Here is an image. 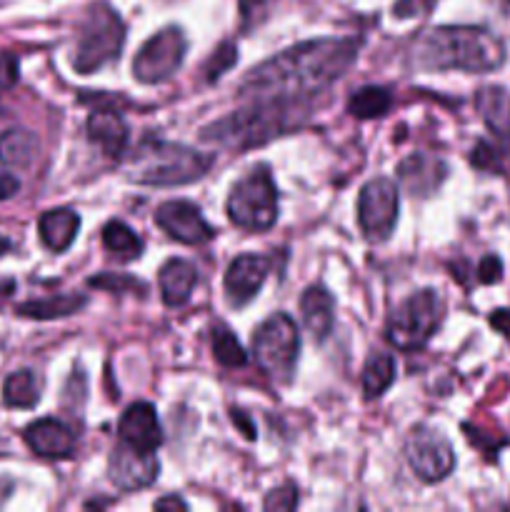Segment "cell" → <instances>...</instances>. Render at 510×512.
<instances>
[{
	"mask_svg": "<svg viewBox=\"0 0 510 512\" xmlns=\"http://www.w3.org/2000/svg\"><path fill=\"white\" fill-rule=\"evenodd\" d=\"M85 303H88L85 295H50V298L28 300V303L18 305V315H23V318H33V320L65 318V315L78 313Z\"/></svg>",
	"mask_w": 510,
	"mask_h": 512,
	"instance_id": "cb8c5ba5",
	"label": "cell"
},
{
	"mask_svg": "<svg viewBox=\"0 0 510 512\" xmlns=\"http://www.w3.org/2000/svg\"><path fill=\"white\" fill-rule=\"evenodd\" d=\"M505 153L498 143H488V140H480L473 150V165L480 170H490V173H500L503 170V158Z\"/></svg>",
	"mask_w": 510,
	"mask_h": 512,
	"instance_id": "f546056e",
	"label": "cell"
},
{
	"mask_svg": "<svg viewBox=\"0 0 510 512\" xmlns=\"http://www.w3.org/2000/svg\"><path fill=\"white\" fill-rule=\"evenodd\" d=\"M270 263L260 255L245 253L230 263L228 273H225V295H228V303L235 308H243L250 300L258 295V290L263 288L265 278H268Z\"/></svg>",
	"mask_w": 510,
	"mask_h": 512,
	"instance_id": "5bb4252c",
	"label": "cell"
},
{
	"mask_svg": "<svg viewBox=\"0 0 510 512\" xmlns=\"http://www.w3.org/2000/svg\"><path fill=\"white\" fill-rule=\"evenodd\" d=\"M298 505V490L295 485H283V488L273 490V493L265 498L263 508L265 510H293Z\"/></svg>",
	"mask_w": 510,
	"mask_h": 512,
	"instance_id": "4dcf8cb0",
	"label": "cell"
},
{
	"mask_svg": "<svg viewBox=\"0 0 510 512\" xmlns=\"http://www.w3.org/2000/svg\"><path fill=\"white\" fill-rule=\"evenodd\" d=\"M415 58L423 68L488 73L503 65L505 48L488 30L458 25L425 33L415 48Z\"/></svg>",
	"mask_w": 510,
	"mask_h": 512,
	"instance_id": "7a4b0ae2",
	"label": "cell"
},
{
	"mask_svg": "<svg viewBox=\"0 0 510 512\" xmlns=\"http://www.w3.org/2000/svg\"><path fill=\"white\" fill-rule=\"evenodd\" d=\"M405 458L423 483L445 480L455 468V455L448 440L433 428H415L405 443Z\"/></svg>",
	"mask_w": 510,
	"mask_h": 512,
	"instance_id": "8fae6325",
	"label": "cell"
},
{
	"mask_svg": "<svg viewBox=\"0 0 510 512\" xmlns=\"http://www.w3.org/2000/svg\"><path fill=\"white\" fill-rule=\"evenodd\" d=\"M300 313H303V323L313 340L323 343L333 333L335 303L333 295L323 285H313V288L305 290L303 298H300Z\"/></svg>",
	"mask_w": 510,
	"mask_h": 512,
	"instance_id": "d6986e66",
	"label": "cell"
},
{
	"mask_svg": "<svg viewBox=\"0 0 510 512\" xmlns=\"http://www.w3.org/2000/svg\"><path fill=\"white\" fill-rule=\"evenodd\" d=\"M300 350V333L293 318L285 313H275L265 318L253 333V358L255 365L268 378L278 383H290L295 373Z\"/></svg>",
	"mask_w": 510,
	"mask_h": 512,
	"instance_id": "52a82bcc",
	"label": "cell"
},
{
	"mask_svg": "<svg viewBox=\"0 0 510 512\" xmlns=\"http://www.w3.org/2000/svg\"><path fill=\"white\" fill-rule=\"evenodd\" d=\"M270 0H240V13H243L245 23L255 20V15H263Z\"/></svg>",
	"mask_w": 510,
	"mask_h": 512,
	"instance_id": "d590c367",
	"label": "cell"
},
{
	"mask_svg": "<svg viewBox=\"0 0 510 512\" xmlns=\"http://www.w3.org/2000/svg\"><path fill=\"white\" fill-rule=\"evenodd\" d=\"M80 228V215L73 213L68 208H55L48 213L40 215L38 220V233L40 240L48 250L53 253H65V250L73 245L75 235Z\"/></svg>",
	"mask_w": 510,
	"mask_h": 512,
	"instance_id": "7402d4cb",
	"label": "cell"
},
{
	"mask_svg": "<svg viewBox=\"0 0 510 512\" xmlns=\"http://www.w3.org/2000/svg\"><path fill=\"white\" fill-rule=\"evenodd\" d=\"M40 400V383L35 378L33 370H18V373L8 375L3 385V403L8 408L28 410L35 408Z\"/></svg>",
	"mask_w": 510,
	"mask_h": 512,
	"instance_id": "d4e9b609",
	"label": "cell"
},
{
	"mask_svg": "<svg viewBox=\"0 0 510 512\" xmlns=\"http://www.w3.org/2000/svg\"><path fill=\"white\" fill-rule=\"evenodd\" d=\"M20 190V180L10 173H0V203L10 200Z\"/></svg>",
	"mask_w": 510,
	"mask_h": 512,
	"instance_id": "8d00e7d4",
	"label": "cell"
},
{
	"mask_svg": "<svg viewBox=\"0 0 510 512\" xmlns=\"http://www.w3.org/2000/svg\"><path fill=\"white\" fill-rule=\"evenodd\" d=\"M233 63H235V48L230 43H223L218 50H215L213 58H210L205 73H208L210 80H213V78H218V75H223Z\"/></svg>",
	"mask_w": 510,
	"mask_h": 512,
	"instance_id": "d6a6232c",
	"label": "cell"
},
{
	"mask_svg": "<svg viewBox=\"0 0 510 512\" xmlns=\"http://www.w3.org/2000/svg\"><path fill=\"white\" fill-rule=\"evenodd\" d=\"M155 223L163 233H168L170 238L185 245L208 243L215 235L208 220L203 218V213L188 200H168V203L160 205L155 210Z\"/></svg>",
	"mask_w": 510,
	"mask_h": 512,
	"instance_id": "7c38bea8",
	"label": "cell"
},
{
	"mask_svg": "<svg viewBox=\"0 0 510 512\" xmlns=\"http://www.w3.org/2000/svg\"><path fill=\"white\" fill-rule=\"evenodd\" d=\"M125 43V25L110 5H90L80 25L73 65L78 73L88 75L118 60Z\"/></svg>",
	"mask_w": 510,
	"mask_h": 512,
	"instance_id": "5b68a950",
	"label": "cell"
},
{
	"mask_svg": "<svg viewBox=\"0 0 510 512\" xmlns=\"http://www.w3.org/2000/svg\"><path fill=\"white\" fill-rule=\"evenodd\" d=\"M108 478L113 480L115 488L125 490V493L148 488L158 478V458L155 453H143V450L118 443V448L110 455Z\"/></svg>",
	"mask_w": 510,
	"mask_h": 512,
	"instance_id": "4fadbf2b",
	"label": "cell"
},
{
	"mask_svg": "<svg viewBox=\"0 0 510 512\" xmlns=\"http://www.w3.org/2000/svg\"><path fill=\"white\" fill-rule=\"evenodd\" d=\"M393 105V95L388 93L380 85H365V88L355 90L348 100V113L355 115L360 120H370V118H383L385 113Z\"/></svg>",
	"mask_w": 510,
	"mask_h": 512,
	"instance_id": "484cf974",
	"label": "cell"
},
{
	"mask_svg": "<svg viewBox=\"0 0 510 512\" xmlns=\"http://www.w3.org/2000/svg\"><path fill=\"white\" fill-rule=\"evenodd\" d=\"M103 245L108 253L118 255L120 260H135L143 253V240L123 223V220H110L103 228Z\"/></svg>",
	"mask_w": 510,
	"mask_h": 512,
	"instance_id": "4316f807",
	"label": "cell"
},
{
	"mask_svg": "<svg viewBox=\"0 0 510 512\" xmlns=\"http://www.w3.org/2000/svg\"><path fill=\"white\" fill-rule=\"evenodd\" d=\"M195 283H198V270L188 260L173 258L160 268V295H163V303L170 305V308H178V305L188 303Z\"/></svg>",
	"mask_w": 510,
	"mask_h": 512,
	"instance_id": "ffe728a7",
	"label": "cell"
},
{
	"mask_svg": "<svg viewBox=\"0 0 510 512\" xmlns=\"http://www.w3.org/2000/svg\"><path fill=\"white\" fill-rule=\"evenodd\" d=\"M188 505L178 498V495H168V498L155 500V510H185Z\"/></svg>",
	"mask_w": 510,
	"mask_h": 512,
	"instance_id": "74e56055",
	"label": "cell"
},
{
	"mask_svg": "<svg viewBox=\"0 0 510 512\" xmlns=\"http://www.w3.org/2000/svg\"><path fill=\"white\" fill-rule=\"evenodd\" d=\"M475 108L495 135L500 148L510 153V93L500 85H488L475 95Z\"/></svg>",
	"mask_w": 510,
	"mask_h": 512,
	"instance_id": "ac0fdd59",
	"label": "cell"
},
{
	"mask_svg": "<svg viewBox=\"0 0 510 512\" xmlns=\"http://www.w3.org/2000/svg\"><path fill=\"white\" fill-rule=\"evenodd\" d=\"M298 113H303L298 100H255L248 108L235 110L205 128L203 138L218 143L220 148L240 153V150L258 148L293 128L298 123Z\"/></svg>",
	"mask_w": 510,
	"mask_h": 512,
	"instance_id": "3957f363",
	"label": "cell"
},
{
	"mask_svg": "<svg viewBox=\"0 0 510 512\" xmlns=\"http://www.w3.org/2000/svg\"><path fill=\"white\" fill-rule=\"evenodd\" d=\"M118 438L128 448L155 453L163 443V433H160V423L153 405L143 403V400L130 405L118 423Z\"/></svg>",
	"mask_w": 510,
	"mask_h": 512,
	"instance_id": "9a60e30c",
	"label": "cell"
},
{
	"mask_svg": "<svg viewBox=\"0 0 510 512\" xmlns=\"http://www.w3.org/2000/svg\"><path fill=\"white\" fill-rule=\"evenodd\" d=\"M88 138L110 158H118L128 145V125L115 110H93L88 118Z\"/></svg>",
	"mask_w": 510,
	"mask_h": 512,
	"instance_id": "44dd1931",
	"label": "cell"
},
{
	"mask_svg": "<svg viewBox=\"0 0 510 512\" xmlns=\"http://www.w3.org/2000/svg\"><path fill=\"white\" fill-rule=\"evenodd\" d=\"M358 58L353 38H318L293 45L255 65L240 83L253 100H303L328 90Z\"/></svg>",
	"mask_w": 510,
	"mask_h": 512,
	"instance_id": "6da1fadb",
	"label": "cell"
},
{
	"mask_svg": "<svg viewBox=\"0 0 510 512\" xmlns=\"http://www.w3.org/2000/svg\"><path fill=\"white\" fill-rule=\"evenodd\" d=\"M185 50H188V43H185L183 30L175 25L163 28L138 50L133 60V75L145 85L163 83L183 65Z\"/></svg>",
	"mask_w": 510,
	"mask_h": 512,
	"instance_id": "9c48e42d",
	"label": "cell"
},
{
	"mask_svg": "<svg viewBox=\"0 0 510 512\" xmlns=\"http://www.w3.org/2000/svg\"><path fill=\"white\" fill-rule=\"evenodd\" d=\"M448 175V165L435 155L415 153L408 155L403 163L398 165V180L410 195H428L440 188V183Z\"/></svg>",
	"mask_w": 510,
	"mask_h": 512,
	"instance_id": "e0dca14e",
	"label": "cell"
},
{
	"mask_svg": "<svg viewBox=\"0 0 510 512\" xmlns=\"http://www.w3.org/2000/svg\"><path fill=\"white\" fill-rule=\"evenodd\" d=\"M10 250V240H5V238H0V255H5Z\"/></svg>",
	"mask_w": 510,
	"mask_h": 512,
	"instance_id": "ab89813d",
	"label": "cell"
},
{
	"mask_svg": "<svg viewBox=\"0 0 510 512\" xmlns=\"http://www.w3.org/2000/svg\"><path fill=\"white\" fill-rule=\"evenodd\" d=\"M398 185L388 178H375L363 185L358 195V223L365 238L388 240L398 223Z\"/></svg>",
	"mask_w": 510,
	"mask_h": 512,
	"instance_id": "30bf717a",
	"label": "cell"
},
{
	"mask_svg": "<svg viewBox=\"0 0 510 512\" xmlns=\"http://www.w3.org/2000/svg\"><path fill=\"white\" fill-rule=\"evenodd\" d=\"M490 323L495 325V328L500 330V333H505L510 338V310H498V313L493 315V320Z\"/></svg>",
	"mask_w": 510,
	"mask_h": 512,
	"instance_id": "f35d334b",
	"label": "cell"
},
{
	"mask_svg": "<svg viewBox=\"0 0 510 512\" xmlns=\"http://www.w3.org/2000/svg\"><path fill=\"white\" fill-rule=\"evenodd\" d=\"M18 80V60L13 55H0V90L10 88Z\"/></svg>",
	"mask_w": 510,
	"mask_h": 512,
	"instance_id": "e575fe53",
	"label": "cell"
},
{
	"mask_svg": "<svg viewBox=\"0 0 510 512\" xmlns=\"http://www.w3.org/2000/svg\"><path fill=\"white\" fill-rule=\"evenodd\" d=\"M213 355L223 368H243L248 360L240 340L225 325H218L213 330Z\"/></svg>",
	"mask_w": 510,
	"mask_h": 512,
	"instance_id": "f1b7e54d",
	"label": "cell"
},
{
	"mask_svg": "<svg viewBox=\"0 0 510 512\" xmlns=\"http://www.w3.org/2000/svg\"><path fill=\"white\" fill-rule=\"evenodd\" d=\"M440 323V298L425 288L398 305L388 323V340L398 350H420Z\"/></svg>",
	"mask_w": 510,
	"mask_h": 512,
	"instance_id": "ba28073f",
	"label": "cell"
},
{
	"mask_svg": "<svg viewBox=\"0 0 510 512\" xmlns=\"http://www.w3.org/2000/svg\"><path fill=\"white\" fill-rule=\"evenodd\" d=\"M25 443L35 455L48 460H65L75 453V435L65 423L55 418L35 420L25 428Z\"/></svg>",
	"mask_w": 510,
	"mask_h": 512,
	"instance_id": "2e32d148",
	"label": "cell"
},
{
	"mask_svg": "<svg viewBox=\"0 0 510 512\" xmlns=\"http://www.w3.org/2000/svg\"><path fill=\"white\" fill-rule=\"evenodd\" d=\"M500 278H503V263H500V258H495V255H485L478 265V280L480 283L490 285V283H498Z\"/></svg>",
	"mask_w": 510,
	"mask_h": 512,
	"instance_id": "836d02e7",
	"label": "cell"
},
{
	"mask_svg": "<svg viewBox=\"0 0 510 512\" xmlns=\"http://www.w3.org/2000/svg\"><path fill=\"white\" fill-rule=\"evenodd\" d=\"M395 380V360L390 355L380 353L368 360L363 370V395L365 400H375L393 385Z\"/></svg>",
	"mask_w": 510,
	"mask_h": 512,
	"instance_id": "83f0119b",
	"label": "cell"
},
{
	"mask_svg": "<svg viewBox=\"0 0 510 512\" xmlns=\"http://www.w3.org/2000/svg\"><path fill=\"white\" fill-rule=\"evenodd\" d=\"M40 143L25 128H10L0 135V163L5 168H28L38 158Z\"/></svg>",
	"mask_w": 510,
	"mask_h": 512,
	"instance_id": "603a6c76",
	"label": "cell"
},
{
	"mask_svg": "<svg viewBox=\"0 0 510 512\" xmlns=\"http://www.w3.org/2000/svg\"><path fill=\"white\" fill-rule=\"evenodd\" d=\"M228 218L238 228L255 233L273 228L278 220V190L265 165H258L235 183L228 198Z\"/></svg>",
	"mask_w": 510,
	"mask_h": 512,
	"instance_id": "8992f818",
	"label": "cell"
},
{
	"mask_svg": "<svg viewBox=\"0 0 510 512\" xmlns=\"http://www.w3.org/2000/svg\"><path fill=\"white\" fill-rule=\"evenodd\" d=\"M438 0H398L393 5V15L398 20H408V18H420V15H428L430 10L435 8Z\"/></svg>",
	"mask_w": 510,
	"mask_h": 512,
	"instance_id": "1f68e13d",
	"label": "cell"
},
{
	"mask_svg": "<svg viewBox=\"0 0 510 512\" xmlns=\"http://www.w3.org/2000/svg\"><path fill=\"white\" fill-rule=\"evenodd\" d=\"M213 165V155L170 140H145L128 158L125 173L133 183L150 188H175L203 178Z\"/></svg>",
	"mask_w": 510,
	"mask_h": 512,
	"instance_id": "277c9868",
	"label": "cell"
}]
</instances>
